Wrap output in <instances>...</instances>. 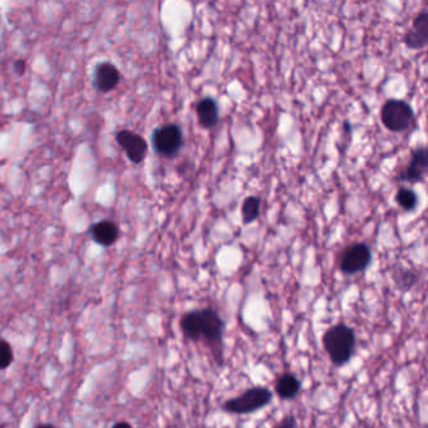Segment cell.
Returning a JSON list of instances; mask_svg holds the SVG:
<instances>
[{"label": "cell", "instance_id": "obj_1", "mask_svg": "<svg viewBox=\"0 0 428 428\" xmlns=\"http://www.w3.org/2000/svg\"><path fill=\"white\" fill-rule=\"evenodd\" d=\"M226 323L219 311L202 308L185 313L180 320V328L186 340L205 342L212 347L214 356L223 364L224 333Z\"/></svg>", "mask_w": 428, "mask_h": 428}, {"label": "cell", "instance_id": "obj_2", "mask_svg": "<svg viewBox=\"0 0 428 428\" xmlns=\"http://www.w3.org/2000/svg\"><path fill=\"white\" fill-rule=\"evenodd\" d=\"M323 345L334 366L342 367L354 353L356 333L345 323L334 324L323 335Z\"/></svg>", "mask_w": 428, "mask_h": 428}, {"label": "cell", "instance_id": "obj_3", "mask_svg": "<svg viewBox=\"0 0 428 428\" xmlns=\"http://www.w3.org/2000/svg\"><path fill=\"white\" fill-rule=\"evenodd\" d=\"M272 400V392L267 387L255 386L245 391L243 395L226 400L223 411L233 415H249L262 410Z\"/></svg>", "mask_w": 428, "mask_h": 428}, {"label": "cell", "instance_id": "obj_4", "mask_svg": "<svg viewBox=\"0 0 428 428\" xmlns=\"http://www.w3.org/2000/svg\"><path fill=\"white\" fill-rule=\"evenodd\" d=\"M384 127L392 132H403L411 127L415 121L412 107L402 100H388L381 111Z\"/></svg>", "mask_w": 428, "mask_h": 428}, {"label": "cell", "instance_id": "obj_5", "mask_svg": "<svg viewBox=\"0 0 428 428\" xmlns=\"http://www.w3.org/2000/svg\"><path fill=\"white\" fill-rule=\"evenodd\" d=\"M184 145V136L178 125H165L156 128L152 134V146L158 155L173 157L178 155Z\"/></svg>", "mask_w": 428, "mask_h": 428}, {"label": "cell", "instance_id": "obj_6", "mask_svg": "<svg viewBox=\"0 0 428 428\" xmlns=\"http://www.w3.org/2000/svg\"><path fill=\"white\" fill-rule=\"evenodd\" d=\"M372 250L366 243L350 245L340 259V272L345 275H356L366 272L372 264Z\"/></svg>", "mask_w": 428, "mask_h": 428}, {"label": "cell", "instance_id": "obj_7", "mask_svg": "<svg viewBox=\"0 0 428 428\" xmlns=\"http://www.w3.org/2000/svg\"><path fill=\"white\" fill-rule=\"evenodd\" d=\"M428 170V151L426 147H417L412 151L411 160L406 168L400 171L397 180L402 183L417 184L423 181Z\"/></svg>", "mask_w": 428, "mask_h": 428}, {"label": "cell", "instance_id": "obj_8", "mask_svg": "<svg viewBox=\"0 0 428 428\" xmlns=\"http://www.w3.org/2000/svg\"><path fill=\"white\" fill-rule=\"evenodd\" d=\"M117 144L126 152L129 161L141 163L147 154V142L142 136L129 129H122L116 136Z\"/></svg>", "mask_w": 428, "mask_h": 428}, {"label": "cell", "instance_id": "obj_9", "mask_svg": "<svg viewBox=\"0 0 428 428\" xmlns=\"http://www.w3.org/2000/svg\"><path fill=\"white\" fill-rule=\"evenodd\" d=\"M428 43V13L422 11L413 21L412 28L405 35V45L410 50H423Z\"/></svg>", "mask_w": 428, "mask_h": 428}, {"label": "cell", "instance_id": "obj_10", "mask_svg": "<svg viewBox=\"0 0 428 428\" xmlns=\"http://www.w3.org/2000/svg\"><path fill=\"white\" fill-rule=\"evenodd\" d=\"M120 79H121L120 71L117 69L115 64L105 62V63H100L96 67L93 81H95L96 88L102 93L111 92L112 89L116 88L117 84L120 83Z\"/></svg>", "mask_w": 428, "mask_h": 428}, {"label": "cell", "instance_id": "obj_11", "mask_svg": "<svg viewBox=\"0 0 428 428\" xmlns=\"http://www.w3.org/2000/svg\"><path fill=\"white\" fill-rule=\"evenodd\" d=\"M196 115L202 128L210 129L219 123V107L212 97H205L197 103Z\"/></svg>", "mask_w": 428, "mask_h": 428}, {"label": "cell", "instance_id": "obj_12", "mask_svg": "<svg viewBox=\"0 0 428 428\" xmlns=\"http://www.w3.org/2000/svg\"><path fill=\"white\" fill-rule=\"evenodd\" d=\"M301 388V381L293 373H284L275 383V392L282 400H293L299 395Z\"/></svg>", "mask_w": 428, "mask_h": 428}, {"label": "cell", "instance_id": "obj_13", "mask_svg": "<svg viewBox=\"0 0 428 428\" xmlns=\"http://www.w3.org/2000/svg\"><path fill=\"white\" fill-rule=\"evenodd\" d=\"M92 238L97 244L102 246H111L118 239V228L115 223L105 220L95 224L91 230Z\"/></svg>", "mask_w": 428, "mask_h": 428}, {"label": "cell", "instance_id": "obj_14", "mask_svg": "<svg viewBox=\"0 0 428 428\" xmlns=\"http://www.w3.org/2000/svg\"><path fill=\"white\" fill-rule=\"evenodd\" d=\"M260 212H262V197L255 195L248 196L241 205L243 223L245 225L254 223L260 216Z\"/></svg>", "mask_w": 428, "mask_h": 428}, {"label": "cell", "instance_id": "obj_15", "mask_svg": "<svg viewBox=\"0 0 428 428\" xmlns=\"http://www.w3.org/2000/svg\"><path fill=\"white\" fill-rule=\"evenodd\" d=\"M395 201L405 212H413L418 205V196L415 190L402 187L395 194Z\"/></svg>", "mask_w": 428, "mask_h": 428}, {"label": "cell", "instance_id": "obj_16", "mask_svg": "<svg viewBox=\"0 0 428 428\" xmlns=\"http://www.w3.org/2000/svg\"><path fill=\"white\" fill-rule=\"evenodd\" d=\"M393 280L400 289L410 290L417 283V275L410 269H397Z\"/></svg>", "mask_w": 428, "mask_h": 428}, {"label": "cell", "instance_id": "obj_17", "mask_svg": "<svg viewBox=\"0 0 428 428\" xmlns=\"http://www.w3.org/2000/svg\"><path fill=\"white\" fill-rule=\"evenodd\" d=\"M13 349L6 340H0V369L9 367L13 362Z\"/></svg>", "mask_w": 428, "mask_h": 428}, {"label": "cell", "instance_id": "obj_18", "mask_svg": "<svg viewBox=\"0 0 428 428\" xmlns=\"http://www.w3.org/2000/svg\"><path fill=\"white\" fill-rule=\"evenodd\" d=\"M14 72L19 74V76H23L24 72H25V62L23 61V59H18L14 63Z\"/></svg>", "mask_w": 428, "mask_h": 428}, {"label": "cell", "instance_id": "obj_19", "mask_svg": "<svg viewBox=\"0 0 428 428\" xmlns=\"http://www.w3.org/2000/svg\"><path fill=\"white\" fill-rule=\"evenodd\" d=\"M296 426V422H295L294 417H285L284 418L282 422L278 423V427H295Z\"/></svg>", "mask_w": 428, "mask_h": 428}]
</instances>
